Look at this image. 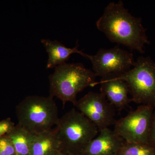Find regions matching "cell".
<instances>
[{"label":"cell","mask_w":155,"mask_h":155,"mask_svg":"<svg viewBox=\"0 0 155 155\" xmlns=\"http://www.w3.org/2000/svg\"><path fill=\"white\" fill-rule=\"evenodd\" d=\"M96 25L112 42L141 54L145 52V45L150 44L141 18L130 14L121 0L108 4Z\"/></svg>","instance_id":"cell-1"},{"label":"cell","mask_w":155,"mask_h":155,"mask_svg":"<svg viewBox=\"0 0 155 155\" xmlns=\"http://www.w3.org/2000/svg\"><path fill=\"white\" fill-rule=\"evenodd\" d=\"M97 77L81 63L59 65L49 76L50 96L61 100L64 106L68 102L75 106L78 94L88 87H94Z\"/></svg>","instance_id":"cell-2"},{"label":"cell","mask_w":155,"mask_h":155,"mask_svg":"<svg viewBox=\"0 0 155 155\" xmlns=\"http://www.w3.org/2000/svg\"><path fill=\"white\" fill-rule=\"evenodd\" d=\"M56 127L61 151L73 155L80 154L99 132L93 123L75 109L60 118Z\"/></svg>","instance_id":"cell-3"},{"label":"cell","mask_w":155,"mask_h":155,"mask_svg":"<svg viewBox=\"0 0 155 155\" xmlns=\"http://www.w3.org/2000/svg\"><path fill=\"white\" fill-rule=\"evenodd\" d=\"M18 124L35 134L52 129L60 118L53 98L32 95L26 97L17 105Z\"/></svg>","instance_id":"cell-4"},{"label":"cell","mask_w":155,"mask_h":155,"mask_svg":"<svg viewBox=\"0 0 155 155\" xmlns=\"http://www.w3.org/2000/svg\"><path fill=\"white\" fill-rule=\"evenodd\" d=\"M113 76L127 83L131 101L155 110V62L150 57H139L130 70Z\"/></svg>","instance_id":"cell-5"},{"label":"cell","mask_w":155,"mask_h":155,"mask_svg":"<svg viewBox=\"0 0 155 155\" xmlns=\"http://www.w3.org/2000/svg\"><path fill=\"white\" fill-rule=\"evenodd\" d=\"M155 110L140 105L127 116L116 120L114 131L127 143L150 142V135Z\"/></svg>","instance_id":"cell-6"},{"label":"cell","mask_w":155,"mask_h":155,"mask_svg":"<svg viewBox=\"0 0 155 155\" xmlns=\"http://www.w3.org/2000/svg\"><path fill=\"white\" fill-rule=\"evenodd\" d=\"M83 57L91 62L97 76L104 78L122 74L134 66L133 54L118 46L110 49H100L94 55L84 54Z\"/></svg>","instance_id":"cell-7"},{"label":"cell","mask_w":155,"mask_h":155,"mask_svg":"<svg viewBox=\"0 0 155 155\" xmlns=\"http://www.w3.org/2000/svg\"><path fill=\"white\" fill-rule=\"evenodd\" d=\"M100 130L115 124L114 107L101 93L89 92L75 105Z\"/></svg>","instance_id":"cell-8"},{"label":"cell","mask_w":155,"mask_h":155,"mask_svg":"<svg viewBox=\"0 0 155 155\" xmlns=\"http://www.w3.org/2000/svg\"><path fill=\"white\" fill-rule=\"evenodd\" d=\"M90 142L79 155H116L124 140L109 127Z\"/></svg>","instance_id":"cell-9"},{"label":"cell","mask_w":155,"mask_h":155,"mask_svg":"<svg viewBox=\"0 0 155 155\" xmlns=\"http://www.w3.org/2000/svg\"><path fill=\"white\" fill-rule=\"evenodd\" d=\"M97 84L101 85V93L118 110L124 109L132 102L128 97V87L124 81L111 76L102 78L101 81L96 82L94 86Z\"/></svg>","instance_id":"cell-10"},{"label":"cell","mask_w":155,"mask_h":155,"mask_svg":"<svg viewBox=\"0 0 155 155\" xmlns=\"http://www.w3.org/2000/svg\"><path fill=\"white\" fill-rule=\"evenodd\" d=\"M41 42L48 54L47 69H53L57 66L65 64L72 54H78L82 56L84 53L78 49V46L70 48L64 45L57 40L42 39Z\"/></svg>","instance_id":"cell-11"},{"label":"cell","mask_w":155,"mask_h":155,"mask_svg":"<svg viewBox=\"0 0 155 155\" xmlns=\"http://www.w3.org/2000/svg\"><path fill=\"white\" fill-rule=\"evenodd\" d=\"M60 151L61 145L55 127L36 134L29 155H56Z\"/></svg>","instance_id":"cell-12"},{"label":"cell","mask_w":155,"mask_h":155,"mask_svg":"<svg viewBox=\"0 0 155 155\" xmlns=\"http://www.w3.org/2000/svg\"><path fill=\"white\" fill-rule=\"evenodd\" d=\"M12 140L17 155H29L36 134L31 133L19 124L7 134Z\"/></svg>","instance_id":"cell-13"},{"label":"cell","mask_w":155,"mask_h":155,"mask_svg":"<svg viewBox=\"0 0 155 155\" xmlns=\"http://www.w3.org/2000/svg\"><path fill=\"white\" fill-rule=\"evenodd\" d=\"M116 155H155V146L150 143L124 142Z\"/></svg>","instance_id":"cell-14"},{"label":"cell","mask_w":155,"mask_h":155,"mask_svg":"<svg viewBox=\"0 0 155 155\" xmlns=\"http://www.w3.org/2000/svg\"><path fill=\"white\" fill-rule=\"evenodd\" d=\"M0 155H17L14 145L7 135L0 139Z\"/></svg>","instance_id":"cell-15"},{"label":"cell","mask_w":155,"mask_h":155,"mask_svg":"<svg viewBox=\"0 0 155 155\" xmlns=\"http://www.w3.org/2000/svg\"><path fill=\"white\" fill-rule=\"evenodd\" d=\"M15 123L8 118L0 121V139L11 132L15 127Z\"/></svg>","instance_id":"cell-16"},{"label":"cell","mask_w":155,"mask_h":155,"mask_svg":"<svg viewBox=\"0 0 155 155\" xmlns=\"http://www.w3.org/2000/svg\"><path fill=\"white\" fill-rule=\"evenodd\" d=\"M150 142L155 146V110L153 115L150 135Z\"/></svg>","instance_id":"cell-17"},{"label":"cell","mask_w":155,"mask_h":155,"mask_svg":"<svg viewBox=\"0 0 155 155\" xmlns=\"http://www.w3.org/2000/svg\"><path fill=\"white\" fill-rule=\"evenodd\" d=\"M56 155H73L70 154L68 153L64 152L62 151H59Z\"/></svg>","instance_id":"cell-18"}]
</instances>
